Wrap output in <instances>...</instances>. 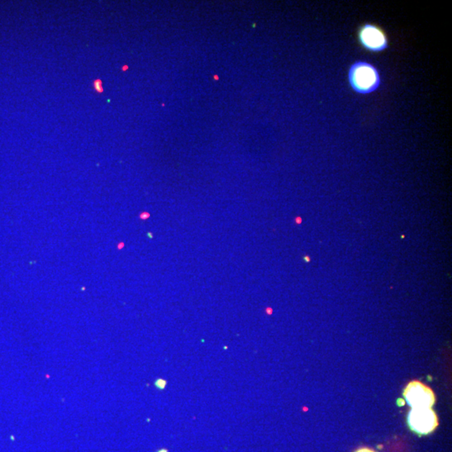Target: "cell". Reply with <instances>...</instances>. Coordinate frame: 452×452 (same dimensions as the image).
Here are the masks:
<instances>
[{
    "label": "cell",
    "mask_w": 452,
    "mask_h": 452,
    "mask_svg": "<svg viewBox=\"0 0 452 452\" xmlns=\"http://www.w3.org/2000/svg\"><path fill=\"white\" fill-rule=\"evenodd\" d=\"M410 430L419 436H427L438 426V417L431 408H412L407 415Z\"/></svg>",
    "instance_id": "obj_3"
},
{
    "label": "cell",
    "mask_w": 452,
    "mask_h": 452,
    "mask_svg": "<svg viewBox=\"0 0 452 452\" xmlns=\"http://www.w3.org/2000/svg\"><path fill=\"white\" fill-rule=\"evenodd\" d=\"M357 40L362 48L369 52H384L389 49L388 35L377 24L365 23L360 25L357 30Z\"/></svg>",
    "instance_id": "obj_2"
},
{
    "label": "cell",
    "mask_w": 452,
    "mask_h": 452,
    "mask_svg": "<svg viewBox=\"0 0 452 452\" xmlns=\"http://www.w3.org/2000/svg\"><path fill=\"white\" fill-rule=\"evenodd\" d=\"M154 386L156 387L157 389H159V390H164L167 386V381L165 380V379H163V378H158L154 382Z\"/></svg>",
    "instance_id": "obj_5"
},
{
    "label": "cell",
    "mask_w": 452,
    "mask_h": 452,
    "mask_svg": "<svg viewBox=\"0 0 452 452\" xmlns=\"http://www.w3.org/2000/svg\"><path fill=\"white\" fill-rule=\"evenodd\" d=\"M354 452H376L375 451H373V449H370V448H368V447H363V448H359V449L357 450Z\"/></svg>",
    "instance_id": "obj_7"
},
{
    "label": "cell",
    "mask_w": 452,
    "mask_h": 452,
    "mask_svg": "<svg viewBox=\"0 0 452 452\" xmlns=\"http://www.w3.org/2000/svg\"><path fill=\"white\" fill-rule=\"evenodd\" d=\"M94 88L95 90L99 92V93H102L103 92V86H102V82L101 80H96L93 83Z\"/></svg>",
    "instance_id": "obj_6"
},
{
    "label": "cell",
    "mask_w": 452,
    "mask_h": 452,
    "mask_svg": "<svg viewBox=\"0 0 452 452\" xmlns=\"http://www.w3.org/2000/svg\"><path fill=\"white\" fill-rule=\"evenodd\" d=\"M157 452H168V451L167 449H165V448H162V449L157 451Z\"/></svg>",
    "instance_id": "obj_8"
},
{
    "label": "cell",
    "mask_w": 452,
    "mask_h": 452,
    "mask_svg": "<svg viewBox=\"0 0 452 452\" xmlns=\"http://www.w3.org/2000/svg\"><path fill=\"white\" fill-rule=\"evenodd\" d=\"M348 82L355 93L366 96L380 88L382 79L374 65L366 60H356L348 68Z\"/></svg>",
    "instance_id": "obj_1"
},
{
    "label": "cell",
    "mask_w": 452,
    "mask_h": 452,
    "mask_svg": "<svg viewBox=\"0 0 452 452\" xmlns=\"http://www.w3.org/2000/svg\"><path fill=\"white\" fill-rule=\"evenodd\" d=\"M406 403L411 408H432L436 397L432 389L419 381H411L403 392Z\"/></svg>",
    "instance_id": "obj_4"
}]
</instances>
